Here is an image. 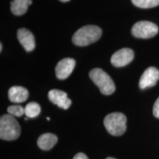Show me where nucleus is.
<instances>
[{"instance_id": "f257e3e1", "label": "nucleus", "mask_w": 159, "mask_h": 159, "mask_svg": "<svg viewBox=\"0 0 159 159\" xmlns=\"http://www.w3.org/2000/svg\"><path fill=\"white\" fill-rule=\"evenodd\" d=\"M102 30L95 25H87L75 32L72 42L79 47H85L93 43L100 39Z\"/></svg>"}, {"instance_id": "7ed1b4c3", "label": "nucleus", "mask_w": 159, "mask_h": 159, "mask_svg": "<svg viewBox=\"0 0 159 159\" xmlns=\"http://www.w3.org/2000/svg\"><path fill=\"white\" fill-rule=\"evenodd\" d=\"M89 77L99 89L102 94L110 95L112 94L116 90L113 80L102 69H93L89 73Z\"/></svg>"}, {"instance_id": "f03ea898", "label": "nucleus", "mask_w": 159, "mask_h": 159, "mask_svg": "<svg viewBox=\"0 0 159 159\" xmlns=\"http://www.w3.org/2000/svg\"><path fill=\"white\" fill-rule=\"evenodd\" d=\"M21 134V127L14 116L5 114L0 118V138L3 140L13 141Z\"/></svg>"}, {"instance_id": "423d86ee", "label": "nucleus", "mask_w": 159, "mask_h": 159, "mask_svg": "<svg viewBox=\"0 0 159 159\" xmlns=\"http://www.w3.org/2000/svg\"><path fill=\"white\" fill-rule=\"evenodd\" d=\"M134 51L129 48H123L116 51L111 58V63L115 67H123L134 60Z\"/></svg>"}, {"instance_id": "1a4fd4ad", "label": "nucleus", "mask_w": 159, "mask_h": 159, "mask_svg": "<svg viewBox=\"0 0 159 159\" xmlns=\"http://www.w3.org/2000/svg\"><path fill=\"white\" fill-rule=\"evenodd\" d=\"M48 98L53 104L64 110L68 109L71 105V100L68 98L66 93L58 89H52L49 91Z\"/></svg>"}, {"instance_id": "20e7f679", "label": "nucleus", "mask_w": 159, "mask_h": 159, "mask_svg": "<svg viewBox=\"0 0 159 159\" xmlns=\"http://www.w3.org/2000/svg\"><path fill=\"white\" fill-rule=\"evenodd\" d=\"M127 118L119 112L111 113L104 119V125L108 132L112 136H122L127 129Z\"/></svg>"}, {"instance_id": "4be33fe9", "label": "nucleus", "mask_w": 159, "mask_h": 159, "mask_svg": "<svg viewBox=\"0 0 159 159\" xmlns=\"http://www.w3.org/2000/svg\"><path fill=\"white\" fill-rule=\"evenodd\" d=\"M47 120H49L50 119H49V117H47Z\"/></svg>"}, {"instance_id": "4468645a", "label": "nucleus", "mask_w": 159, "mask_h": 159, "mask_svg": "<svg viewBox=\"0 0 159 159\" xmlns=\"http://www.w3.org/2000/svg\"><path fill=\"white\" fill-rule=\"evenodd\" d=\"M41 113V107L37 102H31L25 106V114L28 118H35Z\"/></svg>"}, {"instance_id": "9d476101", "label": "nucleus", "mask_w": 159, "mask_h": 159, "mask_svg": "<svg viewBox=\"0 0 159 159\" xmlns=\"http://www.w3.org/2000/svg\"><path fill=\"white\" fill-rule=\"evenodd\" d=\"M19 41L27 52H31L35 49V37L30 31L26 28H21L17 32Z\"/></svg>"}, {"instance_id": "412c9836", "label": "nucleus", "mask_w": 159, "mask_h": 159, "mask_svg": "<svg viewBox=\"0 0 159 159\" xmlns=\"http://www.w3.org/2000/svg\"><path fill=\"white\" fill-rule=\"evenodd\" d=\"M106 159H116V158H111V157H108V158H107Z\"/></svg>"}, {"instance_id": "ddd939ff", "label": "nucleus", "mask_w": 159, "mask_h": 159, "mask_svg": "<svg viewBox=\"0 0 159 159\" xmlns=\"http://www.w3.org/2000/svg\"><path fill=\"white\" fill-rule=\"evenodd\" d=\"M30 0H13L11 2V12L16 16H22L28 9Z\"/></svg>"}, {"instance_id": "a211bd4d", "label": "nucleus", "mask_w": 159, "mask_h": 159, "mask_svg": "<svg viewBox=\"0 0 159 159\" xmlns=\"http://www.w3.org/2000/svg\"><path fill=\"white\" fill-rule=\"evenodd\" d=\"M73 159H89V158L86 155L83 153V152H79V153H77L76 156L74 157Z\"/></svg>"}, {"instance_id": "aec40b11", "label": "nucleus", "mask_w": 159, "mask_h": 159, "mask_svg": "<svg viewBox=\"0 0 159 159\" xmlns=\"http://www.w3.org/2000/svg\"><path fill=\"white\" fill-rule=\"evenodd\" d=\"M2 44L0 43V52H2Z\"/></svg>"}, {"instance_id": "6ab92c4d", "label": "nucleus", "mask_w": 159, "mask_h": 159, "mask_svg": "<svg viewBox=\"0 0 159 159\" xmlns=\"http://www.w3.org/2000/svg\"><path fill=\"white\" fill-rule=\"evenodd\" d=\"M61 2H67L70 1V0H60Z\"/></svg>"}, {"instance_id": "39448f33", "label": "nucleus", "mask_w": 159, "mask_h": 159, "mask_svg": "<svg viewBox=\"0 0 159 159\" xmlns=\"http://www.w3.org/2000/svg\"><path fill=\"white\" fill-rule=\"evenodd\" d=\"M158 32V26L148 21H138L131 29V33L134 37L144 39L154 37L157 35Z\"/></svg>"}, {"instance_id": "9b49d317", "label": "nucleus", "mask_w": 159, "mask_h": 159, "mask_svg": "<svg viewBox=\"0 0 159 159\" xmlns=\"http://www.w3.org/2000/svg\"><path fill=\"white\" fill-rule=\"evenodd\" d=\"M28 96V91L22 86H12L8 91L9 99L12 102H23L27 100Z\"/></svg>"}, {"instance_id": "2eb2a0df", "label": "nucleus", "mask_w": 159, "mask_h": 159, "mask_svg": "<svg viewBox=\"0 0 159 159\" xmlns=\"http://www.w3.org/2000/svg\"><path fill=\"white\" fill-rule=\"evenodd\" d=\"M131 2L140 8H152L159 5V0H131Z\"/></svg>"}, {"instance_id": "6e6552de", "label": "nucleus", "mask_w": 159, "mask_h": 159, "mask_svg": "<svg viewBox=\"0 0 159 159\" xmlns=\"http://www.w3.org/2000/svg\"><path fill=\"white\" fill-rule=\"evenodd\" d=\"M75 61L73 58L67 57L60 61L55 67L56 77L59 80H65L69 77L74 70Z\"/></svg>"}, {"instance_id": "0eeeda50", "label": "nucleus", "mask_w": 159, "mask_h": 159, "mask_svg": "<svg viewBox=\"0 0 159 159\" xmlns=\"http://www.w3.org/2000/svg\"><path fill=\"white\" fill-rule=\"evenodd\" d=\"M159 80V70L156 67H149L144 71L140 80H139V87L141 89L154 86L156 85Z\"/></svg>"}, {"instance_id": "f8f14e48", "label": "nucleus", "mask_w": 159, "mask_h": 159, "mask_svg": "<svg viewBox=\"0 0 159 159\" xmlns=\"http://www.w3.org/2000/svg\"><path fill=\"white\" fill-rule=\"evenodd\" d=\"M57 142V137L55 134H43L38 139L37 144L40 149L43 150H49L56 144Z\"/></svg>"}, {"instance_id": "dca6fc26", "label": "nucleus", "mask_w": 159, "mask_h": 159, "mask_svg": "<svg viewBox=\"0 0 159 159\" xmlns=\"http://www.w3.org/2000/svg\"><path fill=\"white\" fill-rule=\"evenodd\" d=\"M7 112L13 116H21L25 114V108L19 105H11L7 108Z\"/></svg>"}, {"instance_id": "f3484780", "label": "nucleus", "mask_w": 159, "mask_h": 159, "mask_svg": "<svg viewBox=\"0 0 159 159\" xmlns=\"http://www.w3.org/2000/svg\"><path fill=\"white\" fill-rule=\"evenodd\" d=\"M153 115L156 118H159V97L153 105Z\"/></svg>"}]
</instances>
